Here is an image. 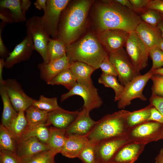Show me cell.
Masks as SVG:
<instances>
[{
  "instance_id": "6da1fadb",
  "label": "cell",
  "mask_w": 163,
  "mask_h": 163,
  "mask_svg": "<svg viewBox=\"0 0 163 163\" xmlns=\"http://www.w3.org/2000/svg\"><path fill=\"white\" fill-rule=\"evenodd\" d=\"M94 19L97 33L119 29L135 31L142 21L139 15L115 0H104L96 5Z\"/></svg>"
},
{
  "instance_id": "7a4b0ae2",
  "label": "cell",
  "mask_w": 163,
  "mask_h": 163,
  "mask_svg": "<svg viewBox=\"0 0 163 163\" xmlns=\"http://www.w3.org/2000/svg\"><path fill=\"white\" fill-rule=\"evenodd\" d=\"M93 1L81 0L69 4L60 18L57 39L66 46L74 42L85 27L88 14Z\"/></svg>"
},
{
  "instance_id": "3957f363",
  "label": "cell",
  "mask_w": 163,
  "mask_h": 163,
  "mask_svg": "<svg viewBox=\"0 0 163 163\" xmlns=\"http://www.w3.org/2000/svg\"><path fill=\"white\" fill-rule=\"evenodd\" d=\"M66 55L71 63L82 62L95 70L100 68L108 54L96 35L89 33L80 40L66 46Z\"/></svg>"
},
{
  "instance_id": "277c9868",
  "label": "cell",
  "mask_w": 163,
  "mask_h": 163,
  "mask_svg": "<svg viewBox=\"0 0 163 163\" xmlns=\"http://www.w3.org/2000/svg\"><path fill=\"white\" fill-rule=\"evenodd\" d=\"M131 112L122 110L104 116L96 122L87 136L88 141L98 143L107 139L126 135L129 128L126 119Z\"/></svg>"
},
{
  "instance_id": "5b68a950",
  "label": "cell",
  "mask_w": 163,
  "mask_h": 163,
  "mask_svg": "<svg viewBox=\"0 0 163 163\" xmlns=\"http://www.w3.org/2000/svg\"><path fill=\"white\" fill-rule=\"evenodd\" d=\"M126 136L130 142L146 145L163 139V123L147 121L129 127Z\"/></svg>"
},
{
  "instance_id": "8992f818",
  "label": "cell",
  "mask_w": 163,
  "mask_h": 163,
  "mask_svg": "<svg viewBox=\"0 0 163 163\" xmlns=\"http://www.w3.org/2000/svg\"><path fill=\"white\" fill-rule=\"evenodd\" d=\"M126 51L139 73L148 65L149 51L136 31L129 33L125 45Z\"/></svg>"
},
{
  "instance_id": "52a82bcc",
  "label": "cell",
  "mask_w": 163,
  "mask_h": 163,
  "mask_svg": "<svg viewBox=\"0 0 163 163\" xmlns=\"http://www.w3.org/2000/svg\"><path fill=\"white\" fill-rule=\"evenodd\" d=\"M69 0H47L41 23L49 36L57 39L61 14L70 2Z\"/></svg>"
},
{
  "instance_id": "ba28073f",
  "label": "cell",
  "mask_w": 163,
  "mask_h": 163,
  "mask_svg": "<svg viewBox=\"0 0 163 163\" xmlns=\"http://www.w3.org/2000/svg\"><path fill=\"white\" fill-rule=\"evenodd\" d=\"M27 33L32 36L34 49L40 55L43 62L48 63L47 47L50 39L41 22V17L33 16L26 21Z\"/></svg>"
},
{
  "instance_id": "9c48e42d",
  "label": "cell",
  "mask_w": 163,
  "mask_h": 163,
  "mask_svg": "<svg viewBox=\"0 0 163 163\" xmlns=\"http://www.w3.org/2000/svg\"><path fill=\"white\" fill-rule=\"evenodd\" d=\"M153 75L152 72L150 70L143 75L137 76L125 86L118 101V108L124 109L131 104L133 100L136 98L146 101V97L143 94V90Z\"/></svg>"
},
{
  "instance_id": "30bf717a",
  "label": "cell",
  "mask_w": 163,
  "mask_h": 163,
  "mask_svg": "<svg viewBox=\"0 0 163 163\" xmlns=\"http://www.w3.org/2000/svg\"><path fill=\"white\" fill-rule=\"evenodd\" d=\"M109 59L115 67L121 84L125 87L137 76L140 75L136 70L123 48L109 54Z\"/></svg>"
},
{
  "instance_id": "8fae6325",
  "label": "cell",
  "mask_w": 163,
  "mask_h": 163,
  "mask_svg": "<svg viewBox=\"0 0 163 163\" xmlns=\"http://www.w3.org/2000/svg\"><path fill=\"white\" fill-rule=\"evenodd\" d=\"M75 95L82 97L84 101L83 108L89 113L93 110L100 107L103 104L97 89L94 85L87 86L77 83L68 92L61 95V101L62 102Z\"/></svg>"
},
{
  "instance_id": "7c38bea8",
  "label": "cell",
  "mask_w": 163,
  "mask_h": 163,
  "mask_svg": "<svg viewBox=\"0 0 163 163\" xmlns=\"http://www.w3.org/2000/svg\"><path fill=\"white\" fill-rule=\"evenodd\" d=\"M5 81V86L11 103L18 112L25 111L30 106L34 99L27 95L21 85L14 79Z\"/></svg>"
},
{
  "instance_id": "4fadbf2b",
  "label": "cell",
  "mask_w": 163,
  "mask_h": 163,
  "mask_svg": "<svg viewBox=\"0 0 163 163\" xmlns=\"http://www.w3.org/2000/svg\"><path fill=\"white\" fill-rule=\"evenodd\" d=\"M129 142L126 135L110 138L100 142L97 144L96 149V161L101 163H110L119 148Z\"/></svg>"
},
{
  "instance_id": "5bb4252c",
  "label": "cell",
  "mask_w": 163,
  "mask_h": 163,
  "mask_svg": "<svg viewBox=\"0 0 163 163\" xmlns=\"http://www.w3.org/2000/svg\"><path fill=\"white\" fill-rule=\"evenodd\" d=\"M128 33L119 29H110L97 33L96 36L107 53H115L125 46Z\"/></svg>"
},
{
  "instance_id": "9a60e30c",
  "label": "cell",
  "mask_w": 163,
  "mask_h": 163,
  "mask_svg": "<svg viewBox=\"0 0 163 163\" xmlns=\"http://www.w3.org/2000/svg\"><path fill=\"white\" fill-rule=\"evenodd\" d=\"M24 39L17 44L5 60V67L12 68L15 64L28 60L35 50L31 35L27 33Z\"/></svg>"
},
{
  "instance_id": "2e32d148",
  "label": "cell",
  "mask_w": 163,
  "mask_h": 163,
  "mask_svg": "<svg viewBox=\"0 0 163 163\" xmlns=\"http://www.w3.org/2000/svg\"><path fill=\"white\" fill-rule=\"evenodd\" d=\"M96 121L90 117L89 112L83 108L74 121L66 129L68 136H85L92 130Z\"/></svg>"
},
{
  "instance_id": "e0dca14e",
  "label": "cell",
  "mask_w": 163,
  "mask_h": 163,
  "mask_svg": "<svg viewBox=\"0 0 163 163\" xmlns=\"http://www.w3.org/2000/svg\"><path fill=\"white\" fill-rule=\"evenodd\" d=\"M146 145L129 142L122 146L110 163H134L143 151Z\"/></svg>"
},
{
  "instance_id": "ac0fdd59",
  "label": "cell",
  "mask_w": 163,
  "mask_h": 163,
  "mask_svg": "<svg viewBox=\"0 0 163 163\" xmlns=\"http://www.w3.org/2000/svg\"><path fill=\"white\" fill-rule=\"evenodd\" d=\"M71 62L66 55L63 57L49 62L39 63L37 67L40 78L47 83L64 70L69 68Z\"/></svg>"
},
{
  "instance_id": "d6986e66",
  "label": "cell",
  "mask_w": 163,
  "mask_h": 163,
  "mask_svg": "<svg viewBox=\"0 0 163 163\" xmlns=\"http://www.w3.org/2000/svg\"><path fill=\"white\" fill-rule=\"evenodd\" d=\"M49 150L47 144L36 137H30L18 142L16 153L20 158L24 159Z\"/></svg>"
},
{
  "instance_id": "ffe728a7",
  "label": "cell",
  "mask_w": 163,
  "mask_h": 163,
  "mask_svg": "<svg viewBox=\"0 0 163 163\" xmlns=\"http://www.w3.org/2000/svg\"><path fill=\"white\" fill-rule=\"evenodd\" d=\"M79 111H69L61 107L48 113L47 122L49 126L66 129L77 117Z\"/></svg>"
},
{
  "instance_id": "44dd1931",
  "label": "cell",
  "mask_w": 163,
  "mask_h": 163,
  "mask_svg": "<svg viewBox=\"0 0 163 163\" xmlns=\"http://www.w3.org/2000/svg\"><path fill=\"white\" fill-rule=\"evenodd\" d=\"M158 30L142 21L137 27L135 31L149 51L157 46L162 38Z\"/></svg>"
},
{
  "instance_id": "7402d4cb",
  "label": "cell",
  "mask_w": 163,
  "mask_h": 163,
  "mask_svg": "<svg viewBox=\"0 0 163 163\" xmlns=\"http://www.w3.org/2000/svg\"><path fill=\"white\" fill-rule=\"evenodd\" d=\"M88 142L86 137L67 135L65 145L60 153L68 158H78L82 150Z\"/></svg>"
},
{
  "instance_id": "603a6c76",
  "label": "cell",
  "mask_w": 163,
  "mask_h": 163,
  "mask_svg": "<svg viewBox=\"0 0 163 163\" xmlns=\"http://www.w3.org/2000/svg\"><path fill=\"white\" fill-rule=\"evenodd\" d=\"M69 69L78 83L87 86L94 85L91 78L95 70L93 67L85 63L75 62L71 63Z\"/></svg>"
},
{
  "instance_id": "cb8c5ba5",
  "label": "cell",
  "mask_w": 163,
  "mask_h": 163,
  "mask_svg": "<svg viewBox=\"0 0 163 163\" xmlns=\"http://www.w3.org/2000/svg\"><path fill=\"white\" fill-rule=\"evenodd\" d=\"M0 12L8 16L13 23H19L26 21V17L22 11L21 0H0Z\"/></svg>"
},
{
  "instance_id": "d4e9b609",
  "label": "cell",
  "mask_w": 163,
  "mask_h": 163,
  "mask_svg": "<svg viewBox=\"0 0 163 163\" xmlns=\"http://www.w3.org/2000/svg\"><path fill=\"white\" fill-rule=\"evenodd\" d=\"M0 95L3 104L1 124L8 129L16 117L18 112L13 106L4 85L0 86Z\"/></svg>"
},
{
  "instance_id": "484cf974",
  "label": "cell",
  "mask_w": 163,
  "mask_h": 163,
  "mask_svg": "<svg viewBox=\"0 0 163 163\" xmlns=\"http://www.w3.org/2000/svg\"><path fill=\"white\" fill-rule=\"evenodd\" d=\"M47 145L50 150L56 154L60 153L66 142L67 135L66 129L50 126Z\"/></svg>"
},
{
  "instance_id": "4316f807",
  "label": "cell",
  "mask_w": 163,
  "mask_h": 163,
  "mask_svg": "<svg viewBox=\"0 0 163 163\" xmlns=\"http://www.w3.org/2000/svg\"><path fill=\"white\" fill-rule=\"evenodd\" d=\"M48 126L46 124L32 126H28L18 142L30 137H36L47 144L50 135Z\"/></svg>"
},
{
  "instance_id": "83f0119b",
  "label": "cell",
  "mask_w": 163,
  "mask_h": 163,
  "mask_svg": "<svg viewBox=\"0 0 163 163\" xmlns=\"http://www.w3.org/2000/svg\"><path fill=\"white\" fill-rule=\"evenodd\" d=\"M25 113L29 126L47 124L48 113L47 112L31 105L26 110Z\"/></svg>"
},
{
  "instance_id": "f1b7e54d",
  "label": "cell",
  "mask_w": 163,
  "mask_h": 163,
  "mask_svg": "<svg viewBox=\"0 0 163 163\" xmlns=\"http://www.w3.org/2000/svg\"><path fill=\"white\" fill-rule=\"evenodd\" d=\"M28 125L25 111H20L8 129L18 142Z\"/></svg>"
},
{
  "instance_id": "f546056e",
  "label": "cell",
  "mask_w": 163,
  "mask_h": 163,
  "mask_svg": "<svg viewBox=\"0 0 163 163\" xmlns=\"http://www.w3.org/2000/svg\"><path fill=\"white\" fill-rule=\"evenodd\" d=\"M77 83L75 77L69 69L68 68L61 72L47 84L51 85H61L69 90Z\"/></svg>"
},
{
  "instance_id": "4dcf8cb0",
  "label": "cell",
  "mask_w": 163,
  "mask_h": 163,
  "mask_svg": "<svg viewBox=\"0 0 163 163\" xmlns=\"http://www.w3.org/2000/svg\"><path fill=\"white\" fill-rule=\"evenodd\" d=\"M49 62L61 58L66 55V46L57 39H50L47 47Z\"/></svg>"
},
{
  "instance_id": "1f68e13d",
  "label": "cell",
  "mask_w": 163,
  "mask_h": 163,
  "mask_svg": "<svg viewBox=\"0 0 163 163\" xmlns=\"http://www.w3.org/2000/svg\"><path fill=\"white\" fill-rule=\"evenodd\" d=\"M116 77L102 72L98 79L99 83L103 85L105 87L110 88L113 90L115 101H118L124 88L123 86L119 83Z\"/></svg>"
},
{
  "instance_id": "d6a6232c",
  "label": "cell",
  "mask_w": 163,
  "mask_h": 163,
  "mask_svg": "<svg viewBox=\"0 0 163 163\" xmlns=\"http://www.w3.org/2000/svg\"><path fill=\"white\" fill-rule=\"evenodd\" d=\"M18 142L8 129L0 125V150H5L16 153Z\"/></svg>"
},
{
  "instance_id": "836d02e7",
  "label": "cell",
  "mask_w": 163,
  "mask_h": 163,
  "mask_svg": "<svg viewBox=\"0 0 163 163\" xmlns=\"http://www.w3.org/2000/svg\"><path fill=\"white\" fill-rule=\"evenodd\" d=\"M152 107L150 104L143 108L131 112L126 119L127 123L129 128L148 121L150 115L151 109Z\"/></svg>"
},
{
  "instance_id": "e575fe53",
  "label": "cell",
  "mask_w": 163,
  "mask_h": 163,
  "mask_svg": "<svg viewBox=\"0 0 163 163\" xmlns=\"http://www.w3.org/2000/svg\"><path fill=\"white\" fill-rule=\"evenodd\" d=\"M32 105L48 113L60 107L58 104L57 97H47L43 95H41L38 100H34Z\"/></svg>"
},
{
  "instance_id": "d590c367",
  "label": "cell",
  "mask_w": 163,
  "mask_h": 163,
  "mask_svg": "<svg viewBox=\"0 0 163 163\" xmlns=\"http://www.w3.org/2000/svg\"><path fill=\"white\" fill-rule=\"evenodd\" d=\"M56 155L52 151L49 150L22 159L23 163H55L54 158Z\"/></svg>"
},
{
  "instance_id": "8d00e7d4",
  "label": "cell",
  "mask_w": 163,
  "mask_h": 163,
  "mask_svg": "<svg viewBox=\"0 0 163 163\" xmlns=\"http://www.w3.org/2000/svg\"><path fill=\"white\" fill-rule=\"evenodd\" d=\"M97 144L89 141L82 150L78 158L83 163H95L96 160L95 151Z\"/></svg>"
},
{
  "instance_id": "74e56055",
  "label": "cell",
  "mask_w": 163,
  "mask_h": 163,
  "mask_svg": "<svg viewBox=\"0 0 163 163\" xmlns=\"http://www.w3.org/2000/svg\"><path fill=\"white\" fill-rule=\"evenodd\" d=\"M142 21L154 27H156L161 20V16L158 12L146 9L139 16Z\"/></svg>"
},
{
  "instance_id": "f35d334b",
  "label": "cell",
  "mask_w": 163,
  "mask_h": 163,
  "mask_svg": "<svg viewBox=\"0 0 163 163\" xmlns=\"http://www.w3.org/2000/svg\"><path fill=\"white\" fill-rule=\"evenodd\" d=\"M149 56L152 61V65L150 70H153L163 67V51L157 46L149 51Z\"/></svg>"
},
{
  "instance_id": "ab89813d",
  "label": "cell",
  "mask_w": 163,
  "mask_h": 163,
  "mask_svg": "<svg viewBox=\"0 0 163 163\" xmlns=\"http://www.w3.org/2000/svg\"><path fill=\"white\" fill-rule=\"evenodd\" d=\"M0 151V163H23L22 159L16 153L5 150Z\"/></svg>"
},
{
  "instance_id": "60d3db41",
  "label": "cell",
  "mask_w": 163,
  "mask_h": 163,
  "mask_svg": "<svg viewBox=\"0 0 163 163\" xmlns=\"http://www.w3.org/2000/svg\"><path fill=\"white\" fill-rule=\"evenodd\" d=\"M152 81V94L163 97V76L153 74L151 79Z\"/></svg>"
},
{
  "instance_id": "b9f144b4",
  "label": "cell",
  "mask_w": 163,
  "mask_h": 163,
  "mask_svg": "<svg viewBox=\"0 0 163 163\" xmlns=\"http://www.w3.org/2000/svg\"><path fill=\"white\" fill-rule=\"evenodd\" d=\"M100 68L104 73L116 77L118 76L117 71L114 65L110 60L108 55L101 63Z\"/></svg>"
},
{
  "instance_id": "7bdbcfd3",
  "label": "cell",
  "mask_w": 163,
  "mask_h": 163,
  "mask_svg": "<svg viewBox=\"0 0 163 163\" xmlns=\"http://www.w3.org/2000/svg\"><path fill=\"white\" fill-rule=\"evenodd\" d=\"M149 101L150 104L155 108L163 116V97L152 94Z\"/></svg>"
},
{
  "instance_id": "ee69618b",
  "label": "cell",
  "mask_w": 163,
  "mask_h": 163,
  "mask_svg": "<svg viewBox=\"0 0 163 163\" xmlns=\"http://www.w3.org/2000/svg\"><path fill=\"white\" fill-rule=\"evenodd\" d=\"M6 24L2 21L0 24V56L1 58L4 59L8 57L10 53L5 46L2 37V31Z\"/></svg>"
},
{
  "instance_id": "f6af8a7d",
  "label": "cell",
  "mask_w": 163,
  "mask_h": 163,
  "mask_svg": "<svg viewBox=\"0 0 163 163\" xmlns=\"http://www.w3.org/2000/svg\"><path fill=\"white\" fill-rule=\"evenodd\" d=\"M146 8L154 10L163 14V0H150Z\"/></svg>"
},
{
  "instance_id": "bcb514c9",
  "label": "cell",
  "mask_w": 163,
  "mask_h": 163,
  "mask_svg": "<svg viewBox=\"0 0 163 163\" xmlns=\"http://www.w3.org/2000/svg\"><path fill=\"white\" fill-rule=\"evenodd\" d=\"M148 121H155L163 123V116L153 106L150 111V115Z\"/></svg>"
},
{
  "instance_id": "7dc6e473",
  "label": "cell",
  "mask_w": 163,
  "mask_h": 163,
  "mask_svg": "<svg viewBox=\"0 0 163 163\" xmlns=\"http://www.w3.org/2000/svg\"><path fill=\"white\" fill-rule=\"evenodd\" d=\"M115 1L123 6H125L129 9L137 13H142L146 9H138L135 8L130 2L129 0H115Z\"/></svg>"
},
{
  "instance_id": "c3c4849f",
  "label": "cell",
  "mask_w": 163,
  "mask_h": 163,
  "mask_svg": "<svg viewBox=\"0 0 163 163\" xmlns=\"http://www.w3.org/2000/svg\"><path fill=\"white\" fill-rule=\"evenodd\" d=\"M133 6L138 9L146 8L150 0H129Z\"/></svg>"
},
{
  "instance_id": "681fc988",
  "label": "cell",
  "mask_w": 163,
  "mask_h": 163,
  "mask_svg": "<svg viewBox=\"0 0 163 163\" xmlns=\"http://www.w3.org/2000/svg\"><path fill=\"white\" fill-rule=\"evenodd\" d=\"M32 4L29 0H21V7L22 11L24 15L26 17V14Z\"/></svg>"
},
{
  "instance_id": "f907efd6",
  "label": "cell",
  "mask_w": 163,
  "mask_h": 163,
  "mask_svg": "<svg viewBox=\"0 0 163 163\" xmlns=\"http://www.w3.org/2000/svg\"><path fill=\"white\" fill-rule=\"evenodd\" d=\"M47 0H37L34 3L35 8L39 10L43 9L45 10Z\"/></svg>"
},
{
  "instance_id": "816d5d0a",
  "label": "cell",
  "mask_w": 163,
  "mask_h": 163,
  "mask_svg": "<svg viewBox=\"0 0 163 163\" xmlns=\"http://www.w3.org/2000/svg\"><path fill=\"white\" fill-rule=\"evenodd\" d=\"M5 59L1 58L0 59V85H3L5 82V81L2 77V72L4 68L5 67Z\"/></svg>"
},
{
  "instance_id": "f5cc1de1",
  "label": "cell",
  "mask_w": 163,
  "mask_h": 163,
  "mask_svg": "<svg viewBox=\"0 0 163 163\" xmlns=\"http://www.w3.org/2000/svg\"><path fill=\"white\" fill-rule=\"evenodd\" d=\"M0 18L2 21L6 24L13 23L12 19L4 13L0 12Z\"/></svg>"
},
{
  "instance_id": "db71d44e",
  "label": "cell",
  "mask_w": 163,
  "mask_h": 163,
  "mask_svg": "<svg viewBox=\"0 0 163 163\" xmlns=\"http://www.w3.org/2000/svg\"><path fill=\"white\" fill-rule=\"evenodd\" d=\"M155 163H163V148L160 149L159 153L155 158Z\"/></svg>"
},
{
  "instance_id": "11a10c76",
  "label": "cell",
  "mask_w": 163,
  "mask_h": 163,
  "mask_svg": "<svg viewBox=\"0 0 163 163\" xmlns=\"http://www.w3.org/2000/svg\"><path fill=\"white\" fill-rule=\"evenodd\" d=\"M156 28L161 33V36L163 38V20H161L156 26Z\"/></svg>"
},
{
  "instance_id": "9f6ffc18",
  "label": "cell",
  "mask_w": 163,
  "mask_h": 163,
  "mask_svg": "<svg viewBox=\"0 0 163 163\" xmlns=\"http://www.w3.org/2000/svg\"><path fill=\"white\" fill-rule=\"evenodd\" d=\"M152 71L153 74H158L163 76V67Z\"/></svg>"
},
{
  "instance_id": "6f0895ef",
  "label": "cell",
  "mask_w": 163,
  "mask_h": 163,
  "mask_svg": "<svg viewBox=\"0 0 163 163\" xmlns=\"http://www.w3.org/2000/svg\"><path fill=\"white\" fill-rule=\"evenodd\" d=\"M157 46L163 51V38L162 37L159 41Z\"/></svg>"
},
{
  "instance_id": "680465c9",
  "label": "cell",
  "mask_w": 163,
  "mask_h": 163,
  "mask_svg": "<svg viewBox=\"0 0 163 163\" xmlns=\"http://www.w3.org/2000/svg\"><path fill=\"white\" fill-rule=\"evenodd\" d=\"M95 163H101L96 160V161Z\"/></svg>"
}]
</instances>
